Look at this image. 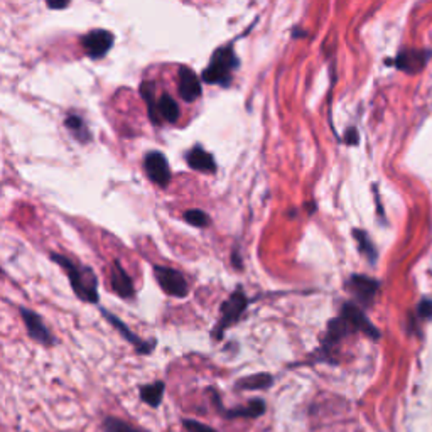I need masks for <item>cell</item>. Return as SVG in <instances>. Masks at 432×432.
Masks as SVG:
<instances>
[{
    "instance_id": "6da1fadb",
    "label": "cell",
    "mask_w": 432,
    "mask_h": 432,
    "mask_svg": "<svg viewBox=\"0 0 432 432\" xmlns=\"http://www.w3.org/2000/svg\"><path fill=\"white\" fill-rule=\"evenodd\" d=\"M51 260L64 268L78 299L89 302V304L98 302V279H96L95 272L92 268L76 266L69 257L54 254V252L51 254Z\"/></svg>"
},
{
    "instance_id": "7a4b0ae2",
    "label": "cell",
    "mask_w": 432,
    "mask_h": 432,
    "mask_svg": "<svg viewBox=\"0 0 432 432\" xmlns=\"http://www.w3.org/2000/svg\"><path fill=\"white\" fill-rule=\"evenodd\" d=\"M236 66H239V60H236L232 46L220 48L213 54L208 68L203 71V81L208 85H228Z\"/></svg>"
},
{
    "instance_id": "3957f363",
    "label": "cell",
    "mask_w": 432,
    "mask_h": 432,
    "mask_svg": "<svg viewBox=\"0 0 432 432\" xmlns=\"http://www.w3.org/2000/svg\"><path fill=\"white\" fill-rule=\"evenodd\" d=\"M247 306H248V299H247V295L243 294L242 289H236L235 293L230 295L227 301L221 304V318H220V321H218L215 333H213V336H215L216 341L223 338L225 331H227L230 326L235 325V322L242 318L245 307Z\"/></svg>"
},
{
    "instance_id": "277c9868",
    "label": "cell",
    "mask_w": 432,
    "mask_h": 432,
    "mask_svg": "<svg viewBox=\"0 0 432 432\" xmlns=\"http://www.w3.org/2000/svg\"><path fill=\"white\" fill-rule=\"evenodd\" d=\"M154 277L161 289L166 294L173 295V297H186L189 293L188 282H186L184 275L176 268L155 266L154 267Z\"/></svg>"
},
{
    "instance_id": "5b68a950",
    "label": "cell",
    "mask_w": 432,
    "mask_h": 432,
    "mask_svg": "<svg viewBox=\"0 0 432 432\" xmlns=\"http://www.w3.org/2000/svg\"><path fill=\"white\" fill-rule=\"evenodd\" d=\"M115 36L107 29H95L89 31L81 37V46H83L85 53L92 60H102L105 54L114 48Z\"/></svg>"
},
{
    "instance_id": "8992f818",
    "label": "cell",
    "mask_w": 432,
    "mask_h": 432,
    "mask_svg": "<svg viewBox=\"0 0 432 432\" xmlns=\"http://www.w3.org/2000/svg\"><path fill=\"white\" fill-rule=\"evenodd\" d=\"M213 394V404H215L216 411L220 412V415H223L225 419H259L266 414V402L262 399H254L250 404L243 407L236 408H225L220 402V395L215 390H209Z\"/></svg>"
},
{
    "instance_id": "52a82bcc",
    "label": "cell",
    "mask_w": 432,
    "mask_h": 432,
    "mask_svg": "<svg viewBox=\"0 0 432 432\" xmlns=\"http://www.w3.org/2000/svg\"><path fill=\"white\" fill-rule=\"evenodd\" d=\"M21 316L26 325L27 334H29V336L33 338L36 343L42 345V346H53L54 343H56L53 333L48 329V326L44 325V321H42V318L39 316V314L34 313V311L27 309V307H21Z\"/></svg>"
},
{
    "instance_id": "ba28073f",
    "label": "cell",
    "mask_w": 432,
    "mask_h": 432,
    "mask_svg": "<svg viewBox=\"0 0 432 432\" xmlns=\"http://www.w3.org/2000/svg\"><path fill=\"white\" fill-rule=\"evenodd\" d=\"M144 169H146L147 178L154 182V184L166 188L171 181V169L167 164V159L164 154L157 153H149L144 159Z\"/></svg>"
},
{
    "instance_id": "9c48e42d",
    "label": "cell",
    "mask_w": 432,
    "mask_h": 432,
    "mask_svg": "<svg viewBox=\"0 0 432 432\" xmlns=\"http://www.w3.org/2000/svg\"><path fill=\"white\" fill-rule=\"evenodd\" d=\"M341 318L348 321V325L352 326L353 331L365 333L368 338H372V340H379L380 338V331L370 322V319L365 316L363 311L353 304V302H346L343 306V309H341Z\"/></svg>"
},
{
    "instance_id": "30bf717a",
    "label": "cell",
    "mask_w": 432,
    "mask_h": 432,
    "mask_svg": "<svg viewBox=\"0 0 432 432\" xmlns=\"http://www.w3.org/2000/svg\"><path fill=\"white\" fill-rule=\"evenodd\" d=\"M102 314H103V318L107 319V321L110 322V325L114 326V328L119 331L120 334H122V338H126L128 343L134 346L135 352H137L139 355H149V353H153V349H154V346H155V341H144V340H140L137 334H135L134 331L128 328V326L122 321V319L116 318L115 314L108 313L107 309H102Z\"/></svg>"
},
{
    "instance_id": "8fae6325",
    "label": "cell",
    "mask_w": 432,
    "mask_h": 432,
    "mask_svg": "<svg viewBox=\"0 0 432 432\" xmlns=\"http://www.w3.org/2000/svg\"><path fill=\"white\" fill-rule=\"evenodd\" d=\"M348 291L358 299V302L363 306H370L375 299L377 293H379V282L373 279L367 277V275H353L346 284Z\"/></svg>"
},
{
    "instance_id": "7c38bea8",
    "label": "cell",
    "mask_w": 432,
    "mask_h": 432,
    "mask_svg": "<svg viewBox=\"0 0 432 432\" xmlns=\"http://www.w3.org/2000/svg\"><path fill=\"white\" fill-rule=\"evenodd\" d=\"M179 95L188 103L198 100L201 95L200 78L196 76L193 69L186 68V66L179 68Z\"/></svg>"
},
{
    "instance_id": "4fadbf2b",
    "label": "cell",
    "mask_w": 432,
    "mask_h": 432,
    "mask_svg": "<svg viewBox=\"0 0 432 432\" xmlns=\"http://www.w3.org/2000/svg\"><path fill=\"white\" fill-rule=\"evenodd\" d=\"M110 284H112V289L116 295L123 299H132L135 295V289H134V284H132V279L128 277V274L123 270V267L120 266L119 260L114 262V268H112V274H110Z\"/></svg>"
},
{
    "instance_id": "5bb4252c",
    "label": "cell",
    "mask_w": 432,
    "mask_h": 432,
    "mask_svg": "<svg viewBox=\"0 0 432 432\" xmlns=\"http://www.w3.org/2000/svg\"><path fill=\"white\" fill-rule=\"evenodd\" d=\"M429 60V53L426 51H402L397 54V69L406 73H419Z\"/></svg>"
},
{
    "instance_id": "9a60e30c",
    "label": "cell",
    "mask_w": 432,
    "mask_h": 432,
    "mask_svg": "<svg viewBox=\"0 0 432 432\" xmlns=\"http://www.w3.org/2000/svg\"><path fill=\"white\" fill-rule=\"evenodd\" d=\"M186 161H188L189 167L200 171V173H215L216 164L215 159L209 153H206L203 147H193L188 154H186Z\"/></svg>"
},
{
    "instance_id": "2e32d148",
    "label": "cell",
    "mask_w": 432,
    "mask_h": 432,
    "mask_svg": "<svg viewBox=\"0 0 432 432\" xmlns=\"http://www.w3.org/2000/svg\"><path fill=\"white\" fill-rule=\"evenodd\" d=\"M164 390H166V383L161 380L154 381V383H149V385H142V387L139 388L140 400H142L144 404H147L149 407L157 408L162 402Z\"/></svg>"
},
{
    "instance_id": "e0dca14e",
    "label": "cell",
    "mask_w": 432,
    "mask_h": 432,
    "mask_svg": "<svg viewBox=\"0 0 432 432\" xmlns=\"http://www.w3.org/2000/svg\"><path fill=\"white\" fill-rule=\"evenodd\" d=\"M272 383H274V377L268 373H257V375L245 377L236 381L235 390H263V388H270Z\"/></svg>"
},
{
    "instance_id": "ac0fdd59",
    "label": "cell",
    "mask_w": 432,
    "mask_h": 432,
    "mask_svg": "<svg viewBox=\"0 0 432 432\" xmlns=\"http://www.w3.org/2000/svg\"><path fill=\"white\" fill-rule=\"evenodd\" d=\"M64 126L69 132H71L73 137H75L78 142L88 144L89 140H92V132H89V128L87 127V123H85V120L81 119V116L68 115L64 120Z\"/></svg>"
},
{
    "instance_id": "d6986e66",
    "label": "cell",
    "mask_w": 432,
    "mask_h": 432,
    "mask_svg": "<svg viewBox=\"0 0 432 432\" xmlns=\"http://www.w3.org/2000/svg\"><path fill=\"white\" fill-rule=\"evenodd\" d=\"M157 114H159V116H162L166 122L174 123L179 120V115H181V112H179L176 100H174L173 96L162 95L161 98L157 100Z\"/></svg>"
},
{
    "instance_id": "ffe728a7",
    "label": "cell",
    "mask_w": 432,
    "mask_h": 432,
    "mask_svg": "<svg viewBox=\"0 0 432 432\" xmlns=\"http://www.w3.org/2000/svg\"><path fill=\"white\" fill-rule=\"evenodd\" d=\"M102 431L103 432H147L142 427L134 426V424L127 422V420L114 417V415H107L102 420Z\"/></svg>"
},
{
    "instance_id": "44dd1931",
    "label": "cell",
    "mask_w": 432,
    "mask_h": 432,
    "mask_svg": "<svg viewBox=\"0 0 432 432\" xmlns=\"http://www.w3.org/2000/svg\"><path fill=\"white\" fill-rule=\"evenodd\" d=\"M353 236H355V239H356L358 250H360V254L367 257L370 263H375L379 254H377V248L373 247V242H372V240H370L368 233L363 232V230H358L356 228V230H353Z\"/></svg>"
},
{
    "instance_id": "7402d4cb",
    "label": "cell",
    "mask_w": 432,
    "mask_h": 432,
    "mask_svg": "<svg viewBox=\"0 0 432 432\" xmlns=\"http://www.w3.org/2000/svg\"><path fill=\"white\" fill-rule=\"evenodd\" d=\"M140 93H142V98L146 100L147 103V110H149V116L150 120H153L154 126H159V120H161V116H159L157 114V103H155V98H154V83L153 81H144L142 85H140Z\"/></svg>"
},
{
    "instance_id": "603a6c76",
    "label": "cell",
    "mask_w": 432,
    "mask_h": 432,
    "mask_svg": "<svg viewBox=\"0 0 432 432\" xmlns=\"http://www.w3.org/2000/svg\"><path fill=\"white\" fill-rule=\"evenodd\" d=\"M184 220L196 228H206L209 225V216L205 211H201V209H189V211H186Z\"/></svg>"
},
{
    "instance_id": "cb8c5ba5",
    "label": "cell",
    "mask_w": 432,
    "mask_h": 432,
    "mask_svg": "<svg viewBox=\"0 0 432 432\" xmlns=\"http://www.w3.org/2000/svg\"><path fill=\"white\" fill-rule=\"evenodd\" d=\"M182 426H184V429L188 432H218L216 429H213V427L206 426V424L198 422V420H193V419H184L182 420Z\"/></svg>"
},
{
    "instance_id": "d4e9b609",
    "label": "cell",
    "mask_w": 432,
    "mask_h": 432,
    "mask_svg": "<svg viewBox=\"0 0 432 432\" xmlns=\"http://www.w3.org/2000/svg\"><path fill=\"white\" fill-rule=\"evenodd\" d=\"M417 311H419V316L422 319H426V321L432 319V301L431 299H424V301H420Z\"/></svg>"
},
{
    "instance_id": "484cf974",
    "label": "cell",
    "mask_w": 432,
    "mask_h": 432,
    "mask_svg": "<svg viewBox=\"0 0 432 432\" xmlns=\"http://www.w3.org/2000/svg\"><path fill=\"white\" fill-rule=\"evenodd\" d=\"M345 142L348 144V146H355V144H358V132L355 130V128H348L346 130V135H345Z\"/></svg>"
},
{
    "instance_id": "4316f807",
    "label": "cell",
    "mask_w": 432,
    "mask_h": 432,
    "mask_svg": "<svg viewBox=\"0 0 432 432\" xmlns=\"http://www.w3.org/2000/svg\"><path fill=\"white\" fill-rule=\"evenodd\" d=\"M46 6H48V9L60 10V9H66V7L69 6V2H48Z\"/></svg>"
}]
</instances>
